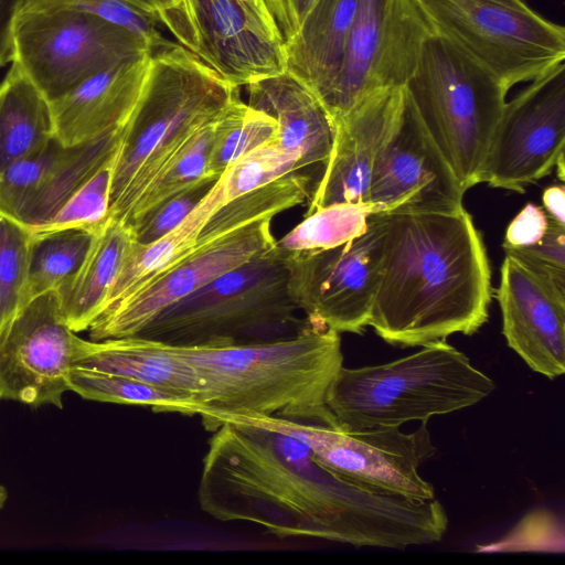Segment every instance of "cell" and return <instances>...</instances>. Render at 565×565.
Listing matches in <instances>:
<instances>
[{
  "mask_svg": "<svg viewBox=\"0 0 565 565\" xmlns=\"http://www.w3.org/2000/svg\"><path fill=\"white\" fill-rule=\"evenodd\" d=\"M198 500L217 521L358 547L431 544L448 527L436 498L415 502L359 487L319 463L301 439L238 416L221 419L209 440Z\"/></svg>",
  "mask_w": 565,
  "mask_h": 565,
  "instance_id": "1",
  "label": "cell"
},
{
  "mask_svg": "<svg viewBox=\"0 0 565 565\" xmlns=\"http://www.w3.org/2000/svg\"><path fill=\"white\" fill-rule=\"evenodd\" d=\"M369 327L386 343L422 347L476 333L489 318L491 268L470 213H385Z\"/></svg>",
  "mask_w": 565,
  "mask_h": 565,
  "instance_id": "2",
  "label": "cell"
},
{
  "mask_svg": "<svg viewBox=\"0 0 565 565\" xmlns=\"http://www.w3.org/2000/svg\"><path fill=\"white\" fill-rule=\"evenodd\" d=\"M200 383L198 415L206 430L233 415L270 416L337 426L327 406L343 366L340 333L309 326L269 342L175 348Z\"/></svg>",
  "mask_w": 565,
  "mask_h": 565,
  "instance_id": "3",
  "label": "cell"
},
{
  "mask_svg": "<svg viewBox=\"0 0 565 565\" xmlns=\"http://www.w3.org/2000/svg\"><path fill=\"white\" fill-rule=\"evenodd\" d=\"M238 94L239 87L181 44L152 50L141 94L116 150L109 218L122 223L186 141Z\"/></svg>",
  "mask_w": 565,
  "mask_h": 565,
  "instance_id": "4",
  "label": "cell"
},
{
  "mask_svg": "<svg viewBox=\"0 0 565 565\" xmlns=\"http://www.w3.org/2000/svg\"><path fill=\"white\" fill-rule=\"evenodd\" d=\"M297 311L285 252L275 244L167 307L134 337L175 348L263 343L311 326Z\"/></svg>",
  "mask_w": 565,
  "mask_h": 565,
  "instance_id": "5",
  "label": "cell"
},
{
  "mask_svg": "<svg viewBox=\"0 0 565 565\" xmlns=\"http://www.w3.org/2000/svg\"><path fill=\"white\" fill-rule=\"evenodd\" d=\"M495 383L446 340L377 365L342 366L327 398L337 427L359 431L399 427L470 407Z\"/></svg>",
  "mask_w": 565,
  "mask_h": 565,
  "instance_id": "6",
  "label": "cell"
},
{
  "mask_svg": "<svg viewBox=\"0 0 565 565\" xmlns=\"http://www.w3.org/2000/svg\"><path fill=\"white\" fill-rule=\"evenodd\" d=\"M405 88L427 132L467 191L507 103L503 84L445 38L424 43Z\"/></svg>",
  "mask_w": 565,
  "mask_h": 565,
  "instance_id": "7",
  "label": "cell"
},
{
  "mask_svg": "<svg viewBox=\"0 0 565 565\" xmlns=\"http://www.w3.org/2000/svg\"><path fill=\"white\" fill-rule=\"evenodd\" d=\"M434 32L509 90L565 62V29L524 0H417Z\"/></svg>",
  "mask_w": 565,
  "mask_h": 565,
  "instance_id": "8",
  "label": "cell"
},
{
  "mask_svg": "<svg viewBox=\"0 0 565 565\" xmlns=\"http://www.w3.org/2000/svg\"><path fill=\"white\" fill-rule=\"evenodd\" d=\"M152 51L129 29L99 15L55 9L19 12L13 60L51 103L90 76Z\"/></svg>",
  "mask_w": 565,
  "mask_h": 565,
  "instance_id": "9",
  "label": "cell"
},
{
  "mask_svg": "<svg viewBox=\"0 0 565 565\" xmlns=\"http://www.w3.org/2000/svg\"><path fill=\"white\" fill-rule=\"evenodd\" d=\"M233 416L301 439L319 463L359 487L415 502L435 499L434 486L418 472V468L437 451L428 420L420 422L416 430L406 434L399 427L347 431L320 423Z\"/></svg>",
  "mask_w": 565,
  "mask_h": 565,
  "instance_id": "10",
  "label": "cell"
},
{
  "mask_svg": "<svg viewBox=\"0 0 565 565\" xmlns=\"http://www.w3.org/2000/svg\"><path fill=\"white\" fill-rule=\"evenodd\" d=\"M434 33L417 0H359L341 67L319 98L331 120L376 90L405 87Z\"/></svg>",
  "mask_w": 565,
  "mask_h": 565,
  "instance_id": "11",
  "label": "cell"
},
{
  "mask_svg": "<svg viewBox=\"0 0 565 565\" xmlns=\"http://www.w3.org/2000/svg\"><path fill=\"white\" fill-rule=\"evenodd\" d=\"M385 213H373L366 231L338 246L285 252L288 291L313 327L363 334L380 280Z\"/></svg>",
  "mask_w": 565,
  "mask_h": 565,
  "instance_id": "12",
  "label": "cell"
},
{
  "mask_svg": "<svg viewBox=\"0 0 565 565\" xmlns=\"http://www.w3.org/2000/svg\"><path fill=\"white\" fill-rule=\"evenodd\" d=\"M565 147V63L507 102L493 130L480 183L523 193L551 174Z\"/></svg>",
  "mask_w": 565,
  "mask_h": 565,
  "instance_id": "13",
  "label": "cell"
},
{
  "mask_svg": "<svg viewBox=\"0 0 565 565\" xmlns=\"http://www.w3.org/2000/svg\"><path fill=\"white\" fill-rule=\"evenodd\" d=\"M79 339L56 291L28 301L0 329V399L63 408Z\"/></svg>",
  "mask_w": 565,
  "mask_h": 565,
  "instance_id": "14",
  "label": "cell"
},
{
  "mask_svg": "<svg viewBox=\"0 0 565 565\" xmlns=\"http://www.w3.org/2000/svg\"><path fill=\"white\" fill-rule=\"evenodd\" d=\"M271 220H256L217 238H198L186 256L105 309L88 328L90 340L136 335L167 307L274 246Z\"/></svg>",
  "mask_w": 565,
  "mask_h": 565,
  "instance_id": "15",
  "label": "cell"
},
{
  "mask_svg": "<svg viewBox=\"0 0 565 565\" xmlns=\"http://www.w3.org/2000/svg\"><path fill=\"white\" fill-rule=\"evenodd\" d=\"M465 192L405 88L375 161L365 203L375 213L454 211L463 206Z\"/></svg>",
  "mask_w": 565,
  "mask_h": 565,
  "instance_id": "16",
  "label": "cell"
},
{
  "mask_svg": "<svg viewBox=\"0 0 565 565\" xmlns=\"http://www.w3.org/2000/svg\"><path fill=\"white\" fill-rule=\"evenodd\" d=\"M196 55L232 86L286 72L285 39L267 0H183Z\"/></svg>",
  "mask_w": 565,
  "mask_h": 565,
  "instance_id": "17",
  "label": "cell"
},
{
  "mask_svg": "<svg viewBox=\"0 0 565 565\" xmlns=\"http://www.w3.org/2000/svg\"><path fill=\"white\" fill-rule=\"evenodd\" d=\"M121 129L73 146L54 137L40 152L0 175V212L31 231L44 228L72 194L114 156Z\"/></svg>",
  "mask_w": 565,
  "mask_h": 565,
  "instance_id": "18",
  "label": "cell"
},
{
  "mask_svg": "<svg viewBox=\"0 0 565 565\" xmlns=\"http://www.w3.org/2000/svg\"><path fill=\"white\" fill-rule=\"evenodd\" d=\"M507 344L550 380L565 372V294L505 255L494 290Z\"/></svg>",
  "mask_w": 565,
  "mask_h": 565,
  "instance_id": "19",
  "label": "cell"
},
{
  "mask_svg": "<svg viewBox=\"0 0 565 565\" xmlns=\"http://www.w3.org/2000/svg\"><path fill=\"white\" fill-rule=\"evenodd\" d=\"M404 89L376 90L332 121V149L305 215L333 204L365 203L375 161L393 127Z\"/></svg>",
  "mask_w": 565,
  "mask_h": 565,
  "instance_id": "20",
  "label": "cell"
},
{
  "mask_svg": "<svg viewBox=\"0 0 565 565\" xmlns=\"http://www.w3.org/2000/svg\"><path fill=\"white\" fill-rule=\"evenodd\" d=\"M151 53L118 62L51 102L55 138L73 146L121 129L141 94Z\"/></svg>",
  "mask_w": 565,
  "mask_h": 565,
  "instance_id": "21",
  "label": "cell"
},
{
  "mask_svg": "<svg viewBox=\"0 0 565 565\" xmlns=\"http://www.w3.org/2000/svg\"><path fill=\"white\" fill-rule=\"evenodd\" d=\"M247 90V104L275 119L276 141L318 183L334 138L333 122L318 97L287 72L253 82Z\"/></svg>",
  "mask_w": 565,
  "mask_h": 565,
  "instance_id": "22",
  "label": "cell"
},
{
  "mask_svg": "<svg viewBox=\"0 0 565 565\" xmlns=\"http://www.w3.org/2000/svg\"><path fill=\"white\" fill-rule=\"evenodd\" d=\"M74 367L137 380L200 407V383L194 369L167 344L126 337L92 341L79 339Z\"/></svg>",
  "mask_w": 565,
  "mask_h": 565,
  "instance_id": "23",
  "label": "cell"
},
{
  "mask_svg": "<svg viewBox=\"0 0 565 565\" xmlns=\"http://www.w3.org/2000/svg\"><path fill=\"white\" fill-rule=\"evenodd\" d=\"M359 0H315L296 33L285 42L286 72L318 99L335 78Z\"/></svg>",
  "mask_w": 565,
  "mask_h": 565,
  "instance_id": "24",
  "label": "cell"
},
{
  "mask_svg": "<svg viewBox=\"0 0 565 565\" xmlns=\"http://www.w3.org/2000/svg\"><path fill=\"white\" fill-rule=\"evenodd\" d=\"M134 241L130 227L109 218L77 274L56 291L64 318L74 332L88 330L105 309Z\"/></svg>",
  "mask_w": 565,
  "mask_h": 565,
  "instance_id": "25",
  "label": "cell"
},
{
  "mask_svg": "<svg viewBox=\"0 0 565 565\" xmlns=\"http://www.w3.org/2000/svg\"><path fill=\"white\" fill-rule=\"evenodd\" d=\"M54 137L51 103L11 62L0 83V175L40 152Z\"/></svg>",
  "mask_w": 565,
  "mask_h": 565,
  "instance_id": "26",
  "label": "cell"
},
{
  "mask_svg": "<svg viewBox=\"0 0 565 565\" xmlns=\"http://www.w3.org/2000/svg\"><path fill=\"white\" fill-rule=\"evenodd\" d=\"M97 233L82 227L33 231L24 305L70 282L85 262Z\"/></svg>",
  "mask_w": 565,
  "mask_h": 565,
  "instance_id": "27",
  "label": "cell"
},
{
  "mask_svg": "<svg viewBox=\"0 0 565 565\" xmlns=\"http://www.w3.org/2000/svg\"><path fill=\"white\" fill-rule=\"evenodd\" d=\"M206 222V215L195 206L162 238L150 244L134 241L105 309L128 298L148 280L186 256L195 247Z\"/></svg>",
  "mask_w": 565,
  "mask_h": 565,
  "instance_id": "28",
  "label": "cell"
},
{
  "mask_svg": "<svg viewBox=\"0 0 565 565\" xmlns=\"http://www.w3.org/2000/svg\"><path fill=\"white\" fill-rule=\"evenodd\" d=\"M277 124L262 110L243 103L236 95L214 121L207 173L218 178L236 159L275 140Z\"/></svg>",
  "mask_w": 565,
  "mask_h": 565,
  "instance_id": "29",
  "label": "cell"
},
{
  "mask_svg": "<svg viewBox=\"0 0 565 565\" xmlns=\"http://www.w3.org/2000/svg\"><path fill=\"white\" fill-rule=\"evenodd\" d=\"M215 119L202 126L162 169L132 206L122 222L125 225L132 228L162 202L207 178H214L207 173V160Z\"/></svg>",
  "mask_w": 565,
  "mask_h": 565,
  "instance_id": "30",
  "label": "cell"
},
{
  "mask_svg": "<svg viewBox=\"0 0 565 565\" xmlns=\"http://www.w3.org/2000/svg\"><path fill=\"white\" fill-rule=\"evenodd\" d=\"M374 209L365 203H340L318 209L276 242L284 252L327 249L364 233Z\"/></svg>",
  "mask_w": 565,
  "mask_h": 565,
  "instance_id": "31",
  "label": "cell"
},
{
  "mask_svg": "<svg viewBox=\"0 0 565 565\" xmlns=\"http://www.w3.org/2000/svg\"><path fill=\"white\" fill-rule=\"evenodd\" d=\"M71 391L84 399L150 407L157 413L196 415L195 407L167 391L129 377L73 367Z\"/></svg>",
  "mask_w": 565,
  "mask_h": 565,
  "instance_id": "32",
  "label": "cell"
},
{
  "mask_svg": "<svg viewBox=\"0 0 565 565\" xmlns=\"http://www.w3.org/2000/svg\"><path fill=\"white\" fill-rule=\"evenodd\" d=\"M299 172L308 174L299 158L284 149L275 139L232 162L210 192L220 210L238 196L285 175Z\"/></svg>",
  "mask_w": 565,
  "mask_h": 565,
  "instance_id": "33",
  "label": "cell"
},
{
  "mask_svg": "<svg viewBox=\"0 0 565 565\" xmlns=\"http://www.w3.org/2000/svg\"><path fill=\"white\" fill-rule=\"evenodd\" d=\"M32 234L0 212V329L24 306Z\"/></svg>",
  "mask_w": 565,
  "mask_h": 565,
  "instance_id": "34",
  "label": "cell"
},
{
  "mask_svg": "<svg viewBox=\"0 0 565 565\" xmlns=\"http://www.w3.org/2000/svg\"><path fill=\"white\" fill-rule=\"evenodd\" d=\"M73 9L122 25L142 38L152 50L167 45L153 10L143 0H21L19 12Z\"/></svg>",
  "mask_w": 565,
  "mask_h": 565,
  "instance_id": "35",
  "label": "cell"
},
{
  "mask_svg": "<svg viewBox=\"0 0 565 565\" xmlns=\"http://www.w3.org/2000/svg\"><path fill=\"white\" fill-rule=\"evenodd\" d=\"M115 154L72 194L42 230L82 227L99 232L105 226L109 220Z\"/></svg>",
  "mask_w": 565,
  "mask_h": 565,
  "instance_id": "36",
  "label": "cell"
},
{
  "mask_svg": "<svg viewBox=\"0 0 565 565\" xmlns=\"http://www.w3.org/2000/svg\"><path fill=\"white\" fill-rule=\"evenodd\" d=\"M504 254L515 258L548 286L565 294V225L548 217L542 238L524 247L502 246Z\"/></svg>",
  "mask_w": 565,
  "mask_h": 565,
  "instance_id": "37",
  "label": "cell"
},
{
  "mask_svg": "<svg viewBox=\"0 0 565 565\" xmlns=\"http://www.w3.org/2000/svg\"><path fill=\"white\" fill-rule=\"evenodd\" d=\"M217 179L207 178L148 212L131 228L135 242L150 244L174 230L205 196Z\"/></svg>",
  "mask_w": 565,
  "mask_h": 565,
  "instance_id": "38",
  "label": "cell"
},
{
  "mask_svg": "<svg viewBox=\"0 0 565 565\" xmlns=\"http://www.w3.org/2000/svg\"><path fill=\"white\" fill-rule=\"evenodd\" d=\"M178 43L196 54L195 31L183 0H143Z\"/></svg>",
  "mask_w": 565,
  "mask_h": 565,
  "instance_id": "39",
  "label": "cell"
},
{
  "mask_svg": "<svg viewBox=\"0 0 565 565\" xmlns=\"http://www.w3.org/2000/svg\"><path fill=\"white\" fill-rule=\"evenodd\" d=\"M548 225L544 209L527 203L509 224L502 246L524 247L539 242Z\"/></svg>",
  "mask_w": 565,
  "mask_h": 565,
  "instance_id": "40",
  "label": "cell"
},
{
  "mask_svg": "<svg viewBox=\"0 0 565 565\" xmlns=\"http://www.w3.org/2000/svg\"><path fill=\"white\" fill-rule=\"evenodd\" d=\"M315 0H274L273 11L285 42L298 30Z\"/></svg>",
  "mask_w": 565,
  "mask_h": 565,
  "instance_id": "41",
  "label": "cell"
},
{
  "mask_svg": "<svg viewBox=\"0 0 565 565\" xmlns=\"http://www.w3.org/2000/svg\"><path fill=\"white\" fill-rule=\"evenodd\" d=\"M21 0H0V67L13 60V25Z\"/></svg>",
  "mask_w": 565,
  "mask_h": 565,
  "instance_id": "42",
  "label": "cell"
},
{
  "mask_svg": "<svg viewBox=\"0 0 565 565\" xmlns=\"http://www.w3.org/2000/svg\"><path fill=\"white\" fill-rule=\"evenodd\" d=\"M543 209L553 221L565 225V188L555 184L546 188L542 196Z\"/></svg>",
  "mask_w": 565,
  "mask_h": 565,
  "instance_id": "43",
  "label": "cell"
},
{
  "mask_svg": "<svg viewBox=\"0 0 565 565\" xmlns=\"http://www.w3.org/2000/svg\"><path fill=\"white\" fill-rule=\"evenodd\" d=\"M9 494L7 489L0 484V510L6 505Z\"/></svg>",
  "mask_w": 565,
  "mask_h": 565,
  "instance_id": "44",
  "label": "cell"
},
{
  "mask_svg": "<svg viewBox=\"0 0 565 565\" xmlns=\"http://www.w3.org/2000/svg\"><path fill=\"white\" fill-rule=\"evenodd\" d=\"M556 172H557V175L561 181H564V158L559 159V161L557 162L556 167Z\"/></svg>",
  "mask_w": 565,
  "mask_h": 565,
  "instance_id": "45",
  "label": "cell"
},
{
  "mask_svg": "<svg viewBox=\"0 0 565 565\" xmlns=\"http://www.w3.org/2000/svg\"><path fill=\"white\" fill-rule=\"evenodd\" d=\"M267 2H268L269 7H270V9H271V11H273V2H274V0H267ZM273 13H274V11H273ZM274 15H275V14H274Z\"/></svg>",
  "mask_w": 565,
  "mask_h": 565,
  "instance_id": "46",
  "label": "cell"
}]
</instances>
